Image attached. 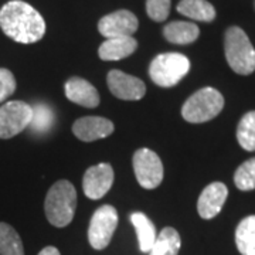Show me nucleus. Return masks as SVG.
Listing matches in <instances>:
<instances>
[{
	"label": "nucleus",
	"instance_id": "obj_27",
	"mask_svg": "<svg viewBox=\"0 0 255 255\" xmlns=\"http://www.w3.org/2000/svg\"><path fill=\"white\" fill-rule=\"evenodd\" d=\"M38 255H61L60 254V251L55 248V247H46V248H43Z\"/></svg>",
	"mask_w": 255,
	"mask_h": 255
},
{
	"label": "nucleus",
	"instance_id": "obj_25",
	"mask_svg": "<svg viewBox=\"0 0 255 255\" xmlns=\"http://www.w3.org/2000/svg\"><path fill=\"white\" fill-rule=\"evenodd\" d=\"M146 11L153 21H164L170 13V0H146Z\"/></svg>",
	"mask_w": 255,
	"mask_h": 255
},
{
	"label": "nucleus",
	"instance_id": "obj_17",
	"mask_svg": "<svg viewBox=\"0 0 255 255\" xmlns=\"http://www.w3.org/2000/svg\"><path fill=\"white\" fill-rule=\"evenodd\" d=\"M130 223L133 224L135 231H136L137 241H139V250L145 254H149L150 248L155 243L156 237V228L150 219L143 214V213H132L130 214Z\"/></svg>",
	"mask_w": 255,
	"mask_h": 255
},
{
	"label": "nucleus",
	"instance_id": "obj_1",
	"mask_svg": "<svg viewBox=\"0 0 255 255\" xmlns=\"http://www.w3.org/2000/svg\"><path fill=\"white\" fill-rule=\"evenodd\" d=\"M3 33L20 44H33L46 34V21L33 6L21 0L7 1L0 9Z\"/></svg>",
	"mask_w": 255,
	"mask_h": 255
},
{
	"label": "nucleus",
	"instance_id": "obj_16",
	"mask_svg": "<svg viewBox=\"0 0 255 255\" xmlns=\"http://www.w3.org/2000/svg\"><path fill=\"white\" fill-rule=\"evenodd\" d=\"M163 36L169 43L186 46L194 43L199 38L200 30L190 21H172L164 26Z\"/></svg>",
	"mask_w": 255,
	"mask_h": 255
},
{
	"label": "nucleus",
	"instance_id": "obj_4",
	"mask_svg": "<svg viewBox=\"0 0 255 255\" xmlns=\"http://www.w3.org/2000/svg\"><path fill=\"white\" fill-rule=\"evenodd\" d=\"M224 108V97L216 88L206 87L194 92L183 104L182 115L190 124H203L216 118Z\"/></svg>",
	"mask_w": 255,
	"mask_h": 255
},
{
	"label": "nucleus",
	"instance_id": "obj_9",
	"mask_svg": "<svg viewBox=\"0 0 255 255\" xmlns=\"http://www.w3.org/2000/svg\"><path fill=\"white\" fill-rule=\"evenodd\" d=\"M137 27V17L129 10H117L108 16H104L98 23V30L105 38L132 37Z\"/></svg>",
	"mask_w": 255,
	"mask_h": 255
},
{
	"label": "nucleus",
	"instance_id": "obj_3",
	"mask_svg": "<svg viewBox=\"0 0 255 255\" xmlns=\"http://www.w3.org/2000/svg\"><path fill=\"white\" fill-rule=\"evenodd\" d=\"M224 51L234 73L250 75L255 71V48L243 28L228 27L224 36Z\"/></svg>",
	"mask_w": 255,
	"mask_h": 255
},
{
	"label": "nucleus",
	"instance_id": "obj_6",
	"mask_svg": "<svg viewBox=\"0 0 255 255\" xmlns=\"http://www.w3.org/2000/svg\"><path fill=\"white\" fill-rule=\"evenodd\" d=\"M33 118V107L24 101H9L0 107V139H10L23 132Z\"/></svg>",
	"mask_w": 255,
	"mask_h": 255
},
{
	"label": "nucleus",
	"instance_id": "obj_23",
	"mask_svg": "<svg viewBox=\"0 0 255 255\" xmlns=\"http://www.w3.org/2000/svg\"><path fill=\"white\" fill-rule=\"evenodd\" d=\"M54 125V112L46 104L33 105V118L28 127L36 133H47Z\"/></svg>",
	"mask_w": 255,
	"mask_h": 255
},
{
	"label": "nucleus",
	"instance_id": "obj_18",
	"mask_svg": "<svg viewBox=\"0 0 255 255\" xmlns=\"http://www.w3.org/2000/svg\"><path fill=\"white\" fill-rule=\"evenodd\" d=\"M177 11L186 17L204 23L216 18V9L207 0H182L177 4Z\"/></svg>",
	"mask_w": 255,
	"mask_h": 255
},
{
	"label": "nucleus",
	"instance_id": "obj_10",
	"mask_svg": "<svg viewBox=\"0 0 255 255\" xmlns=\"http://www.w3.org/2000/svg\"><path fill=\"white\" fill-rule=\"evenodd\" d=\"M114 183V169L110 163H100L91 166L82 180V189L88 199L100 200L112 187Z\"/></svg>",
	"mask_w": 255,
	"mask_h": 255
},
{
	"label": "nucleus",
	"instance_id": "obj_22",
	"mask_svg": "<svg viewBox=\"0 0 255 255\" xmlns=\"http://www.w3.org/2000/svg\"><path fill=\"white\" fill-rule=\"evenodd\" d=\"M237 140L247 152L255 150V111H250L241 118L237 128Z\"/></svg>",
	"mask_w": 255,
	"mask_h": 255
},
{
	"label": "nucleus",
	"instance_id": "obj_7",
	"mask_svg": "<svg viewBox=\"0 0 255 255\" xmlns=\"http://www.w3.org/2000/svg\"><path fill=\"white\" fill-rule=\"evenodd\" d=\"M118 226V211L112 206H101L92 214L88 228V241L94 250H104L110 246Z\"/></svg>",
	"mask_w": 255,
	"mask_h": 255
},
{
	"label": "nucleus",
	"instance_id": "obj_19",
	"mask_svg": "<svg viewBox=\"0 0 255 255\" xmlns=\"http://www.w3.org/2000/svg\"><path fill=\"white\" fill-rule=\"evenodd\" d=\"M182 247L179 233L173 227H164L156 237L149 255H177Z\"/></svg>",
	"mask_w": 255,
	"mask_h": 255
},
{
	"label": "nucleus",
	"instance_id": "obj_12",
	"mask_svg": "<svg viewBox=\"0 0 255 255\" xmlns=\"http://www.w3.org/2000/svg\"><path fill=\"white\" fill-rule=\"evenodd\" d=\"M228 189L224 183L214 182L201 191L199 201H197V211L201 219H214L224 207L227 200Z\"/></svg>",
	"mask_w": 255,
	"mask_h": 255
},
{
	"label": "nucleus",
	"instance_id": "obj_13",
	"mask_svg": "<svg viewBox=\"0 0 255 255\" xmlns=\"http://www.w3.org/2000/svg\"><path fill=\"white\" fill-rule=\"evenodd\" d=\"M73 132L82 142H94L110 136L114 132V124L101 117H84L74 122Z\"/></svg>",
	"mask_w": 255,
	"mask_h": 255
},
{
	"label": "nucleus",
	"instance_id": "obj_14",
	"mask_svg": "<svg viewBox=\"0 0 255 255\" xmlns=\"http://www.w3.org/2000/svg\"><path fill=\"white\" fill-rule=\"evenodd\" d=\"M65 97L68 100L85 108H97L100 105V94L97 88L84 78L73 77L65 82Z\"/></svg>",
	"mask_w": 255,
	"mask_h": 255
},
{
	"label": "nucleus",
	"instance_id": "obj_8",
	"mask_svg": "<svg viewBox=\"0 0 255 255\" xmlns=\"http://www.w3.org/2000/svg\"><path fill=\"white\" fill-rule=\"evenodd\" d=\"M133 172L137 183L147 190L156 189L163 180V164L156 152L142 147L133 155Z\"/></svg>",
	"mask_w": 255,
	"mask_h": 255
},
{
	"label": "nucleus",
	"instance_id": "obj_11",
	"mask_svg": "<svg viewBox=\"0 0 255 255\" xmlns=\"http://www.w3.org/2000/svg\"><path fill=\"white\" fill-rule=\"evenodd\" d=\"M108 88L117 98L124 101L142 100L146 94L145 82L140 78L122 73L119 70H112L107 77Z\"/></svg>",
	"mask_w": 255,
	"mask_h": 255
},
{
	"label": "nucleus",
	"instance_id": "obj_24",
	"mask_svg": "<svg viewBox=\"0 0 255 255\" xmlns=\"http://www.w3.org/2000/svg\"><path fill=\"white\" fill-rule=\"evenodd\" d=\"M234 183L238 190L251 191L255 189V157L248 159L236 170Z\"/></svg>",
	"mask_w": 255,
	"mask_h": 255
},
{
	"label": "nucleus",
	"instance_id": "obj_21",
	"mask_svg": "<svg viewBox=\"0 0 255 255\" xmlns=\"http://www.w3.org/2000/svg\"><path fill=\"white\" fill-rule=\"evenodd\" d=\"M0 255H24L21 238L14 228L0 223Z\"/></svg>",
	"mask_w": 255,
	"mask_h": 255
},
{
	"label": "nucleus",
	"instance_id": "obj_26",
	"mask_svg": "<svg viewBox=\"0 0 255 255\" xmlns=\"http://www.w3.org/2000/svg\"><path fill=\"white\" fill-rule=\"evenodd\" d=\"M16 91V78L11 71L0 68V102L6 101Z\"/></svg>",
	"mask_w": 255,
	"mask_h": 255
},
{
	"label": "nucleus",
	"instance_id": "obj_20",
	"mask_svg": "<svg viewBox=\"0 0 255 255\" xmlns=\"http://www.w3.org/2000/svg\"><path fill=\"white\" fill-rule=\"evenodd\" d=\"M236 244L241 255H255V216H248L236 230Z\"/></svg>",
	"mask_w": 255,
	"mask_h": 255
},
{
	"label": "nucleus",
	"instance_id": "obj_15",
	"mask_svg": "<svg viewBox=\"0 0 255 255\" xmlns=\"http://www.w3.org/2000/svg\"><path fill=\"white\" fill-rule=\"evenodd\" d=\"M137 48V41L133 37H115L107 38L101 44L98 54L104 61H118L133 54Z\"/></svg>",
	"mask_w": 255,
	"mask_h": 255
},
{
	"label": "nucleus",
	"instance_id": "obj_2",
	"mask_svg": "<svg viewBox=\"0 0 255 255\" xmlns=\"http://www.w3.org/2000/svg\"><path fill=\"white\" fill-rule=\"evenodd\" d=\"M77 207V191L68 180L55 182L46 196L44 210L46 217L51 226L58 228L67 227L74 219Z\"/></svg>",
	"mask_w": 255,
	"mask_h": 255
},
{
	"label": "nucleus",
	"instance_id": "obj_5",
	"mask_svg": "<svg viewBox=\"0 0 255 255\" xmlns=\"http://www.w3.org/2000/svg\"><path fill=\"white\" fill-rule=\"evenodd\" d=\"M190 71V60L180 53L156 55L149 67V75L156 85L170 88L182 81Z\"/></svg>",
	"mask_w": 255,
	"mask_h": 255
}]
</instances>
